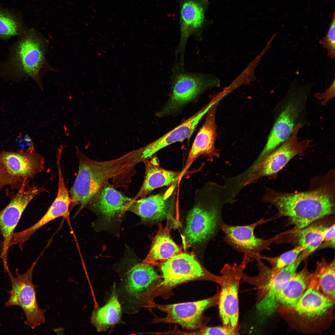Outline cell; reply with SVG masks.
<instances>
[{
    "label": "cell",
    "instance_id": "23",
    "mask_svg": "<svg viewBox=\"0 0 335 335\" xmlns=\"http://www.w3.org/2000/svg\"><path fill=\"white\" fill-rule=\"evenodd\" d=\"M143 161L145 165L144 180L134 200L146 197L156 189L175 184L183 176L182 171L170 170L160 167L156 157L153 156Z\"/></svg>",
    "mask_w": 335,
    "mask_h": 335
},
{
    "label": "cell",
    "instance_id": "1",
    "mask_svg": "<svg viewBox=\"0 0 335 335\" xmlns=\"http://www.w3.org/2000/svg\"><path fill=\"white\" fill-rule=\"evenodd\" d=\"M263 200L274 206L280 216L293 225L292 231L304 228L335 212V174L332 170L313 178L308 190L282 192L266 189Z\"/></svg>",
    "mask_w": 335,
    "mask_h": 335
},
{
    "label": "cell",
    "instance_id": "29",
    "mask_svg": "<svg viewBox=\"0 0 335 335\" xmlns=\"http://www.w3.org/2000/svg\"><path fill=\"white\" fill-rule=\"evenodd\" d=\"M335 259L328 262L324 258L317 263L312 273L317 282L319 291L328 298L335 300Z\"/></svg>",
    "mask_w": 335,
    "mask_h": 335
},
{
    "label": "cell",
    "instance_id": "22",
    "mask_svg": "<svg viewBox=\"0 0 335 335\" xmlns=\"http://www.w3.org/2000/svg\"><path fill=\"white\" fill-rule=\"evenodd\" d=\"M216 104L208 111L205 121L197 133L193 143L185 167L182 171L183 176L194 160L203 155L209 157L216 156L218 152L215 146L217 136L215 115Z\"/></svg>",
    "mask_w": 335,
    "mask_h": 335
},
{
    "label": "cell",
    "instance_id": "21",
    "mask_svg": "<svg viewBox=\"0 0 335 335\" xmlns=\"http://www.w3.org/2000/svg\"><path fill=\"white\" fill-rule=\"evenodd\" d=\"M215 103L214 100H212L185 121L145 147L140 155L141 161L151 158L168 146L190 139L202 118Z\"/></svg>",
    "mask_w": 335,
    "mask_h": 335
},
{
    "label": "cell",
    "instance_id": "14",
    "mask_svg": "<svg viewBox=\"0 0 335 335\" xmlns=\"http://www.w3.org/2000/svg\"><path fill=\"white\" fill-rule=\"evenodd\" d=\"M303 125L298 123L289 137L257 164L258 177L275 176L294 157L305 155L311 141L308 139L301 141L298 139V133Z\"/></svg>",
    "mask_w": 335,
    "mask_h": 335
},
{
    "label": "cell",
    "instance_id": "26",
    "mask_svg": "<svg viewBox=\"0 0 335 335\" xmlns=\"http://www.w3.org/2000/svg\"><path fill=\"white\" fill-rule=\"evenodd\" d=\"M182 252L181 248L171 238L168 225L163 227L160 224L144 261L152 265L162 263Z\"/></svg>",
    "mask_w": 335,
    "mask_h": 335
},
{
    "label": "cell",
    "instance_id": "8",
    "mask_svg": "<svg viewBox=\"0 0 335 335\" xmlns=\"http://www.w3.org/2000/svg\"><path fill=\"white\" fill-rule=\"evenodd\" d=\"M162 279L154 291L155 297L167 299L172 290L182 283L206 280L218 283L219 276L209 272L198 262L194 256L182 252L173 256L160 266Z\"/></svg>",
    "mask_w": 335,
    "mask_h": 335
},
{
    "label": "cell",
    "instance_id": "17",
    "mask_svg": "<svg viewBox=\"0 0 335 335\" xmlns=\"http://www.w3.org/2000/svg\"><path fill=\"white\" fill-rule=\"evenodd\" d=\"M0 162L11 176L28 179H33L44 170L45 160L32 145L25 150L1 151Z\"/></svg>",
    "mask_w": 335,
    "mask_h": 335
},
{
    "label": "cell",
    "instance_id": "34",
    "mask_svg": "<svg viewBox=\"0 0 335 335\" xmlns=\"http://www.w3.org/2000/svg\"><path fill=\"white\" fill-rule=\"evenodd\" d=\"M23 180L10 174L3 164L0 162V189L7 185H10L13 188L18 189Z\"/></svg>",
    "mask_w": 335,
    "mask_h": 335
},
{
    "label": "cell",
    "instance_id": "32",
    "mask_svg": "<svg viewBox=\"0 0 335 335\" xmlns=\"http://www.w3.org/2000/svg\"><path fill=\"white\" fill-rule=\"evenodd\" d=\"M319 43L326 49L328 55L332 59L335 57V19L334 14L332 20L326 36L320 40Z\"/></svg>",
    "mask_w": 335,
    "mask_h": 335
},
{
    "label": "cell",
    "instance_id": "3",
    "mask_svg": "<svg viewBox=\"0 0 335 335\" xmlns=\"http://www.w3.org/2000/svg\"><path fill=\"white\" fill-rule=\"evenodd\" d=\"M118 273L120 281L116 290L123 311L135 313L153 302L152 294L162 276L152 265L139 261L129 251L120 264Z\"/></svg>",
    "mask_w": 335,
    "mask_h": 335
},
{
    "label": "cell",
    "instance_id": "5",
    "mask_svg": "<svg viewBox=\"0 0 335 335\" xmlns=\"http://www.w3.org/2000/svg\"><path fill=\"white\" fill-rule=\"evenodd\" d=\"M76 154L79 162L78 172L69 193L73 201L71 206L80 205L78 213L95 200L109 180L119 175L132 164L123 158L107 161L92 160L77 147Z\"/></svg>",
    "mask_w": 335,
    "mask_h": 335
},
{
    "label": "cell",
    "instance_id": "27",
    "mask_svg": "<svg viewBox=\"0 0 335 335\" xmlns=\"http://www.w3.org/2000/svg\"><path fill=\"white\" fill-rule=\"evenodd\" d=\"M111 294L106 302L102 307L93 311L91 321L98 332L107 330L119 323L123 309L118 296L114 284Z\"/></svg>",
    "mask_w": 335,
    "mask_h": 335
},
{
    "label": "cell",
    "instance_id": "25",
    "mask_svg": "<svg viewBox=\"0 0 335 335\" xmlns=\"http://www.w3.org/2000/svg\"><path fill=\"white\" fill-rule=\"evenodd\" d=\"M312 275L306 265L293 274L279 296V307L281 312L284 313L297 302L309 286Z\"/></svg>",
    "mask_w": 335,
    "mask_h": 335
},
{
    "label": "cell",
    "instance_id": "10",
    "mask_svg": "<svg viewBox=\"0 0 335 335\" xmlns=\"http://www.w3.org/2000/svg\"><path fill=\"white\" fill-rule=\"evenodd\" d=\"M253 258L246 254L239 265L225 264L221 271L218 284L220 286V296L217 305L222 326L239 334V289L242 274L247 265Z\"/></svg>",
    "mask_w": 335,
    "mask_h": 335
},
{
    "label": "cell",
    "instance_id": "33",
    "mask_svg": "<svg viewBox=\"0 0 335 335\" xmlns=\"http://www.w3.org/2000/svg\"><path fill=\"white\" fill-rule=\"evenodd\" d=\"M184 335H235L223 326L208 327L207 326L192 330L184 331Z\"/></svg>",
    "mask_w": 335,
    "mask_h": 335
},
{
    "label": "cell",
    "instance_id": "2",
    "mask_svg": "<svg viewBox=\"0 0 335 335\" xmlns=\"http://www.w3.org/2000/svg\"><path fill=\"white\" fill-rule=\"evenodd\" d=\"M19 37L10 47L7 58L0 64V78L18 81L30 77L42 89L43 75L54 71L46 59L48 43L33 29H28Z\"/></svg>",
    "mask_w": 335,
    "mask_h": 335
},
{
    "label": "cell",
    "instance_id": "16",
    "mask_svg": "<svg viewBox=\"0 0 335 335\" xmlns=\"http://www.w3.org/2000/svg\"><path fill=\"white\" fill-rule=\"evenodd\" d=\"M134 200L105 184L95 200L87 206L100 216L101 226L107 228L119 222Z\"/></svg>",
    "mask_w": 335,
    "mask_h": 335
},
{
    "label": "cell",
    "instance_id": "6",
    "mask_svg": "<svg viewBox=\"0 0 335 335\" xmlns=\"http://www.w3.org/2000/svg\"><path fill=\"white\" fill-rule=\"evenodd\" d=\"M307 257L302 252L292 263L275 275L271 273L270 268L258 259L257 261L259 270L257 275L250 276L243 273L241 279L255 286L257 290L256 309L261 320L266 319L275 312L279 307L280 293L300 263Z\"/></svg>",
    "mask_w": 335,
    "mask_h": 335
},
{
    "label": "cell",
    "instance_id": "24",
    "mask_svg": "<svg viewBox=\"0 0 335 335\" xmlns=\"http://www.w3.org/2000/svg\"><path fill=\"white\" fill-rule=\"evenodd\" d=\"M71 203V200L68 195L62 192L58 193L47 212L36 223L24 230L14 233L10 242V246L18 244L22 248L24 243L43 226L59 217H67Z\"/></svg>",
    "mask_w": 335,
    "mask_h": 335
},
{
    "label": "cell",
    "instance_id": "7",
    "mask_svg": "<svg viewBox=\"0 0 335 335\" xmlns=\"http://www.w3.org/2000/svg\"><path fill=\"white\" fill-rule=\"evenodd\" d=\"M311 86H299L293 82L283 100L280 111L258 160H261L291 135L305 109Z\"/></svg>",
    "mask_w": 335,
    "mask_h": 335
},
{
    "label": "cell",
    "instance_id": "19",
    "mask_svg": "<svg viewBox=\"0 0 335 335\" xmlns=\"http://www.w3.org/2000/svg\"><path fill=\"white\" fill-rule=\"evenodd\" d=\"M174 184L166 191L135 200L128 211L139 216L144 222H154L169 218L174 204Z\"/></svg>",
    "mask_w": 335,
    "mask_h": 335
},
{
    "label": "cell",
    "instance_id": "12",
    "mask_svg": "<svg viewBox=\"0 0 335 335\" xmlns=\"http://www.w3.org/2000/svg\"><path fill=\"white\" fill-rule=\"evenodd\" d=\"M220 291L212 296L200 301L171 304H160L154 303L150 308L158 309L167 314L166 317L155 318L154 322L176 323L187 330H192L206 326L209 320L204 316L208 309L217 305Z\"/></svg>",
    "mask_w": 335,
    "mask_h": 335
},
{
    "label": "cell",
    "instance_id": "31",
    "mask_svg": "<svg viewBox=\"0 0 335 335\" xmlns=\"http://www.w3.org/2000/svg\"><path fill=\"white\" fill-rule=\"evenodd\" d=\"M306 247V245L296 246L293 249L277 257H271L260 254V257L270 264L271 266V272L272 274L275 275L294 262Z\"/></svg>",
    "mask_w": 335,
    "mask_h": 335
},
{
    "label": "cell",
    "instance_id": "15",
    "mask_svg": "<svg viewBox=\"0 0 335 335\" xmlns=\"http://www.w3.org/2000/svg\"><path fill=\"white\" fill-rule=\"evenodd\" d=\"M266 221L262 218L248 225L235 226L224 223L221 229L224 234L225 241L234 249L257 259L260 258L262 251L269 250L271 245L278 238L275 237L264 239L255 236L256 227Z\"/></svg>",
    "mask_w": 335,
    "mask_h": 335
},
{
    "label": "cell",
    "instance_id": "4",
    "mask_svg": "<svg viewBox=\"0 0 335 335\" xmlns=\"http://www.w3.org/2000/svg\"><path fill=\"white\" fill-rule=\"evenodd\" d=\"M223 190L222 187L210 182L196 192L194 204L186 217L183 238L186 247L207 241L221 228Z\"/></svg>",
    "mask_w": 335,
    "mask_h": 335
},
{
    "label": "cell",
    "instance_id": "13",
    "mask_svg": "<svg viewBox=\"0 0 335 335\" xmlns=\"http://www.w3.org/2000/svg\"><path fill=\"white\" fill-rule=\"evenodd\" d=\"M25 179L10 203L0 211V231L3 237L1 257L3 266H8V253L14 230L31 201L36 195L48 191L44 186L30 185Z\"/></svg>",
    "mask_w": 335,
    "mask_h": 335
},
{
    "label": "cell",
    "instance_id": "36",
    "mask_svg": "<svg viewBox=\"0 0 335 335\" xmlns=\"http://www.w3.org/2000/svg\"><path fill=\"white\" fill-rule=\"evenodd\" d=\"M335 79L330 86L323 93H317L314 95L318 99L321 101L323 105H326L329 100L333 99L335 96Z\"/></svg>",
    "mask_w": 335,
    "mask_h": 335
},
{
    "label": "cell",
    "instance_id": "20",
    "mask_svg": "<svg viewBox=\"0 0 335 335\" xmlns=\"http://www.w3.org/2000/svg\"><path fill=\"white\" fill-rule=\"evenodd\" d=\"M334 303V301L320 292L318 283L312 275L310 284L302 296L294 306L284 313H293L303 319L316 321L330 313Z\"/></svg>",
    "mask_w": 335,
    "mask_h": 335
},
{
    "label": "cell",
    "instance_id": "9",
    "mask_svg": "<svg viewBox=\"0 0 335 335\" xmlns=\"http://www.w3.org/2000/svg\"><path fill=\"white\" fill-rule=\"evenodd\" d=\"M171 93L164 106L157 114L159 117L169 115L178 111L199 95L220 85V81L211 74L185 72L178 66L174 68Z\"/></svg>",
    "mask_w": 335,
    "mask_h": 335
},
{
    "label": "cell",
    "instance_id": "18",
    "mask_svg": "<svg viewBox=\"0 0 335 335\" xmlns=\"http://www.w3.org/2000/svg\"><path fill=\"white\" fill-rule=\"evenodd\" d=\"M180 9V38L176 55H181L184 63L186 44L192 35L201 33L205 23L207 0H179Z\"/></svg>",
    "mask_w": 335,
    "mask_h": 335
},
{
    "label": "cell",
    "instance_id": "28",
    "mask_svg": "<svg viewBox=\"0 0 335 335\" xmlns=\"http://www.w3.org/2000/svg\"><path fill=\"white\" fill-rule=\"evenodd\" d=\"M315 222L302 229L291 231L289 233L295 246H307L302 252L308 256L319 248L323 243L325 231L328 227L324 224Z\"/></svg>",
    "mask_w": 335,
    "mask_h": 335
},
{
    "label": "cell",
    "instance_id": "11",
    "mask_svg": "<svg viewBox=\"0 0 335 335\" xmlns=\"http://www.w3.org/2000/svg\"><path fill=\"white\" fill-rule=\"evenodd\" d=\"M38 259L24 273L17 269L15 277L10 270L8 274L11 280V289L8 291L10 297L5 303L7 307L18 306L22 309L26 317L25 323L34 329L44 323L46 310L41 308L37 302L35 286L32 282V275Z\"/></svg>",
    "mask_w": 335,
    "mask_h": 335
},
{
    "label": "cell",
    "instance_id": "35",
    "mask_svg": "<svg viewBox=\"0 0 335 335\" xmlns=\"http://www.w3.org/2000/svg\"><path fill=\"white\" fill-rule=\"evenodd\" d=\"M335 226V224L334 223L330 226H328L326 229L324 233V241L320 245L321 248L330 247L334 248Z\"/></svg>",
    "mask_w": 335,
    "mask_h": 335
},
{
    "label": "cell",
    "instance_id": "30",
    "mask_svg": "<svg viewBox=\"0 0 335 335\" xmlns=\"http://www.w3.org/2000/svg\"><path fill=\"white\" fill-rule=\"evenodd\" d=\"M27 29L14 14L0 7V39L20 36Z\"/></svg>",
    "mask_w": 335,
    "mask_h": 335
}]
</instances>
